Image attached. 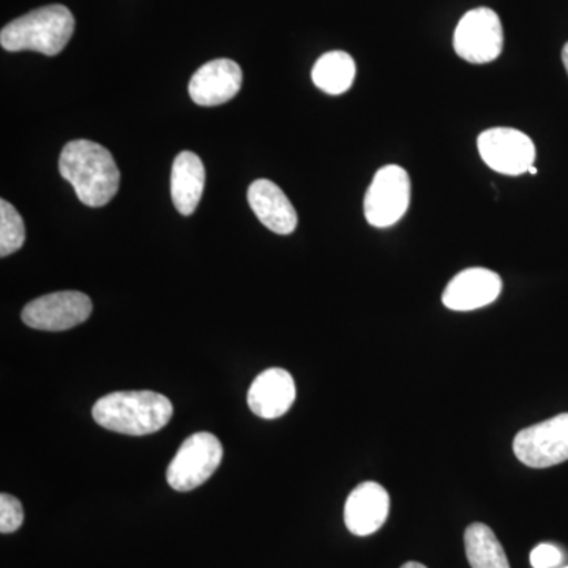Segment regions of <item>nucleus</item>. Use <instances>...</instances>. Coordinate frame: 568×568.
<instances>
[{
	"instance_id": "nucleus-1",
	"label": "nucleus",
	"mask_w": 568,
	"mask_h": 568,
	"mask_svg": "<svg viewBox=\"0 0 568 568\" xmlns=\"http://www.w3.org/2000/svg\"><path fill=\"white\" fill-rule=\"evenodd\" d=\"M59 171L73 185L82 204L103 207L119 192L121 171L103 145L88 140L71 141L63 148Z\"/></svg>"
},
{
	"instance_id": "nucleus-2",
	"label": "nucleus",
	"mask_w": 568,
	"mask_h": 568,
	"mask_svg": "<svg viewBox=\"0 0 568 568\" xmlns=\"http://www.w3.org/2000/svg\"><path fill=\"white\" fill-rule=\"evenodd\" d=\"M173 414L170 398L152 390L112 392L92 409L97 424L129 436L153 435L170 424Z\"/></svg>"
},
{
	"instance_id": "nucleus-3",
	"label": "nucleus",
	"mask_w": 568,
	"mask_h": 568,
	"mask_svg": "<svg viewBox=\"0 0 568 568\" xmlns=\"http://www.w3.org/2000/svg\"><path fill=\"white\" fill-rule=\"evenodd\" d=\"M74 32V18L63 6L41 7L9 22L0 32V44L10 52L36 51L58 55Z\"/></svg>"
},
{
	"instance_id": "nucleus-4",
	"label": "nucleus",
	"mask_w": 568,
	"mask_h": 568,
	"mask_svg": "<svg viewBox=\"0 0 568 568\" xmlns=\"http://www.w3.org/2000/svg\"><path fill=\"white\" fill-rule=\"evenodd\" d=\"M222 459L223 446L219 437L207 432L186 437L168 466V484L175 491H192L213 476Z\"/></svg>"
},
{
	"instance_id": "nucleus-5",
	"label": "nucleus",
	"mask_w": 568,
	"mask_h": 568,
	"mask_svg": "<svg viewBox=\"0 0 568 568\" xmlns=\"http://www.w3.org/2000/svg\"><path fill=\"white\" fill-rule=\"evenodd\" d=\"M455 52L469 63H488L499 58L504 29L496 11L480 7L467 11L455 29Z\"/></svg>"
},
{
	"instance_id": "nucleus-6",
	"label": "nucleus",
	"mask_w": 568,
	"mask_h": 568,
	"mask_svg": "<svg viewBox=\"0 0 568 568\" xmlns=\"http://www.w3.org/2000/svg\"><path fill=\"white\" fill-rule=\"evenodd\" d=\"M409 203V175L402 166L388 164L377 171L365 194L366 222L375 227L394 226L405 216Z\"/></svg>"
},
{
	"instance_id": "nucleus-7",
	"label": "nucleus",
	"mask_w": 568,
	"mask_h": 568,
	"mask_svg": "<svg viewBox=\"0 0 568 568\" xmlns=\"http://www.w3.org/2000/svg\"><path fill=\"white\" fill-rule=\"evenodd\" d=\"M514 452L523 465L545 469L568 459V414L528 426L514 440Z\"/></svg>"
},
{
	"instance_id": "nucleus-8",
	"label": "nucleus",
	"mask_w": 568,
	"mask_h": 568,
	"mask_svg": "<svg viewBox=\"0 0 568 568\" xmlns=\"http://www.w3.org/2000/svg\"><path fill=\"white\" fill-rule=\"evenodd\" d=\"M92 301L80 291H61L29 302L22 323L36 331L63 332L77 327L92 315Z\"/></svg>"
},
{
	"instance_id": "nucleus-9",
	"label": "nucleus",
	"mask_w": 568,
	"mask_h": 568,
	"mask_svg": "<svg viewBox=\"0 0 568 568\" xmlns=\"http://www.w3.org/2000/svg\"><path fill=\"white\" fill-rule=\"evenodd\" d=\"M481 160L496 173L521 175L536 162V145L515 129H491L478 136Z\"/></svg>"
},
{
	"instance_id": "nucleus-10",
	"label": "nucleus",
	"mask_w": 568,
	"mask_h": 568,
	"mask_svg": "<svg viewBox=\"0 0 568 568\" xmlns=\"http://www.w3.org/2000/svg\"><path fill=\"white\" fill-rule=\"evenodd\" d=\"M241 67L231 59H215L204 63L190 81L189 92L200 106H219L237 95L242 88Z\"/></svg>"
},
{
	"instance_id": "nucleus-11",
	"label": "nucleus",
	"mask_w": 568,
	"mask_h": 568,
	"mask_svg": "<svg viewBox=\"0 0 568 568\" xmlns=\"http://www.w3.org/2000/svg\"><path fill=\"white\" fill-rule=\"evenodd\" d=\"M500 291L503 280L496 272L481 267L467 268L447 284L443 302L454 312H473L493 304Z\"/></svg>"
},
{
	"instance_id": "nucleus-12",
	"label": "nucleus",
	"mask_w": 568,
	"mask_h": 568,
	"mask_svg": "<svg viewBox=\"0 0 568 568\" xmlns=\"http://www.w3.org/2000/svg\"><path fill=\"white\" fill-rule=\"evenodd\" d=\"M390 496L376 481H365L347 497L345 525L354 536L366 537L377 532L387 521Z\"/></svg>"
},
{
	"instance_id": "nucleus-13",
	"label": "nucleus",
	"mask_w": 568,
	"mask_h": 568,
	"mask_svg": "<svg viewBox=\"0 0 568 568\" xmlns=\"http://www.w3.org/2000/svg\"><path fill=\"white\" fill-rule=\"evenodd\" d=\"M293 376L283 368H268L253 381L248 392V406L257 417L278 418L294 405Z\"/></svg>"
},
{
	"instance_id": "nucleus-14",
	"label": "nucleus",
	"mask_w": 568,
	"mask_h": 568,
	"mask_svg": "<svg viewBox=\"0 0 568 568\" xmlns=\"http://www.w3.org/2000/svg\"><path fill=\"white\" fill-rule=\"evenodd\" d=\"M248 203L257 220L272 233L290 235L297 227L294 205L274 182L267 179L253 182L248 189Z\"/></svg>"
},
{
	"instance_id": "nucleus-15",
	"label": "nucleus",
	"mask_w": 568,
	"mask_h": 568,
	"mask_svg": "<svg viewBox=\"0 0 568 568\" xmlns=\"http://www.w3.org/2000/svg\"><path fill=\"white\" fill-rule=\"evenodd\" d=\"M205 185V168L196 153L183 151L175 156L171 173V196L182 215H192L200 205Z\"/></svg>"
},
{
	"instance_id": "nucleus-16",
	"label": "nucleus",
	"mask_w": 568,
	"mask_h": 568,
	"mask_svg": "<svg viewBox=\"0 0 568 568\" xmlns=\"http://www.w3.org/2000/svg\"><path fill=\"white\" fill-rule=\"evenodd\" d=\"M313 82L328 95L349 91L355 78V62L345 51H332L317 59L312 71Z\"/></svg>"
},
{
	"instance_id": "nucleus-17",
	"label": "nucleus",
	"mask_w": 568,
	"mask_h": 568,
	"mask_svg": "<svg viewBox=\"0 0 568 568\" xmlns=\"http://www.w3.org/2000/svg\"><path fill=\"white\" fill-rule=\"evenodd\" d=\"M465 547L473 568H510L503 545L487 525H470L466 529Z\"/></svg>"
},
{
	"instance_id": "nucleus-18",
	"label": "nucleus",
	"mask_w": 568,
	"mask_h": 568,
	"mask_svg": "<svg viewBox=\"0 0 568 568\" xmlns=\"http://www.w3.org/2000/svg\"><path fill=\"white\" fill-rule=\"evenodd\" d=\"M26 227L20 212L9 203L0 201V256L7 257L24 245Z\"/></svg>"
},
{
	"instance_id": "nucleus-19",
	"label": "nucleus",
	"mask_w": 568,
	"mask_h": 568,
	"mask_svg": "<svg viewBox=\"0 0 568 568\" xmlns=\"http://www.w3.org/2000/svg\"><path fill=\"white\" fill-rule=\"evenodd\" d=\"M24 521V510L17 497L2 493L0 495V532L13 534Z\"/></svg>"
},
{
	"instance_id": "nucleus-20",
	"label": "nucleus",
	"mask_w": 568,
	"mask_h": 568,
	"mask_svg": "<svg viewBox=\"0 0 568 568\" xmlns=\"http://www.w3.org/2000/svg\"><path fill=\"white\" fill-rule=\"evenodd\" d=\"M562 560V552L555 545L541 544L530 552V566L534 568H555Z\"/></svg>"
},
{
	"instance_id": "nucleus-21",
	"label": "nucleus",
	"mask_w": 568,
	"mask_h": 568,
	"mask_svg": "<svg viewBox=\"0 0 568 568\" xmlns=\"http://www.w3.org/2000/svg\"><path fill=\"white\" fill-rule=\"evenodd\" d=\"M562 62H564V67H566L567 73H568V43L566 44V47H564V50H562Z\"/></svg>"
},
{
	"instance_id": "nucleus-22",
	"label": "nucleus",
	"mask_w": 568,
	"mask_h": 568,
	"mask_svg": "<svg viewBox=\"0 0 568 568\" xmlns=\"http://www.w3.org/2000/svg\"><path fill=\"white\" fill-rule=\"evenodd\" d=\"M402 568H426L424 564L420 562H406Z\"/></svg>"
},
{
	"instance_id": "nucleus-23",
	"label": "nucleus",
	"mask_w": 568,
	"mask_h": 568,
	"mask_svg": "<svg viewBox=\"0 0 568 568\" xmlns=\"http://www.w3.org/2000/svg\"><path fill=\"white\" fill-rule=\"evenodd\" d=\"M529 173L537 174V168L536 166L530 168Z\"/></svg>"
},
{
	"instance_id": "nucleus-24",
	"label": "nucleus",
	"mask_w": 568,
	"mask_h": 568,
	"mask_svg": "<svg viewBox=\"0 0 568 568\" xmlns=\"http://www.w3.org/2000/svg\"><path fill=\"white\" fill-rule=\"evenodd\" d=\"M564 568H568V567H564Z\"/></svg>"
}]
</instances>
